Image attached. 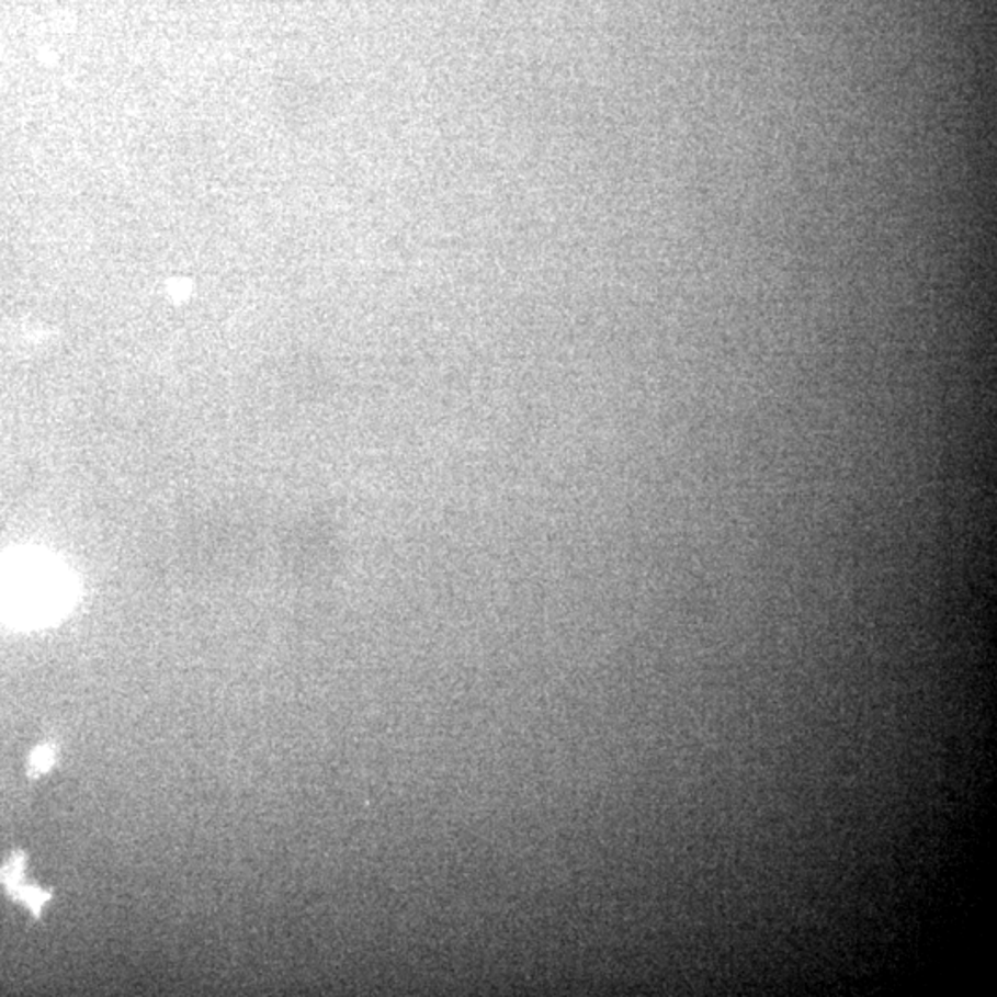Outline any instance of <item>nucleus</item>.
<instances>
[{
  "mask_svg": "<svg viewBox=\"0 0 997 997\" xmlns=\"http://www.w3.org/2000/svg\"><path fill=\"white\" fill-rule=\"evenodd\" d=\"M0 601L18 618L47 619L67 601V580L48 564H21L0 582Z\"/></svg>",
  "mask_w": 997,
  "mask_h": 997,
  "instance_id": "1",
  "label": "nucleus"
},
{
  "mask_svg": "<svg viewBox=\"0 0 997 997\" xmlns=\"http://www.w3.org/2000/svg\"><path fill=\"white\" fill-rule=\"evenodd\" d=\"M50 758H53V756H50V750H39V752L35 754L34 764H32V767H34V769L45 770L48 764H50Z\"/></svg>",
  "mask_w": 997,
  "mask_h": 997,
  "instance_id": "2",
  "label": "nucleus"
}]
</instances>
